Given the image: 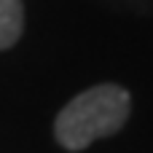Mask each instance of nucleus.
<instances>
[{"label": "nucleus", "mask_w": 153, "mask_h": 153, "mask_svg": "<svg viewBox=\"0 0 153 153\" xmlns=\"http://www.w3.org/2000/svg\"><path fill=\"white\" fill-rule=\"evenodd\" d=\"M132 97L118 83H97L73 97L54 121V137L65 151H86L94 140L110 137L129 121Z\"/></svg>", "instance_id": "obj_1"}, {"label": "nucleus", "mask_w": 153, "mask_h": 153, "mask_svg": "<svg viewBox=\"0 0 153 153\" xmlns=\"http://www.w3.org/2000/svg\"><path fill=\"white\" fill-rule=\"evenodd\" d=\"M24 32V0H0V51L11 48Z\"/></svg>", "instance_id": "obj_2"}]
</instances>
